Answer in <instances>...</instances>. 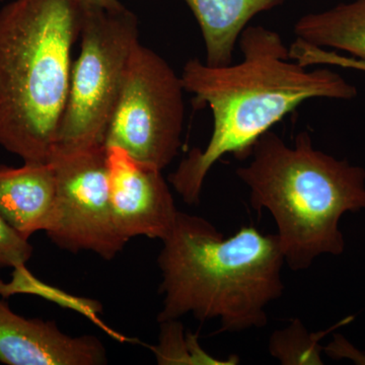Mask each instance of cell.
<instances>
[{"label": "cell", "instance_id": "obj_1", "mask_svg": "<svg viewBox=\"0 0 365 365\" xmlns=\"http://www.w3.org/2000/svg\"><path fill=\"white\" fill-rule=\"evenodd\" d=\"M239 44L242 60L235 66H209L192 58L182 68L185 91L213 115L207 145L193 148L169 176L173 188L190 205L200 201L205 178L217 160L227 153L239 160L251 155L255 143L302 103L357 96V88L337 72L309 71L292 61L289 48L275 31L247 26Z\"/></svg>", "mask_w": 365, "mask_h": 365}, {"label": "cell", "instance_id": "obj_2", "mask_svg": "<svg viewBox=\"0 0 365 365\" xmlns=\"http://www.w3.org/2000/svg\"><path fill=\"white\" fill-rule=\"evenodd\" d=\"M163 244L158 323L191 314L200 322L220 319L225 332L267 325L266 307L284 290L277 235L247 227L225 239L207 220L179 211Z\"/></svg>", "mask_w": 365, "mask_h": 365}, {"label": "cell", "instance_id": "obj_3", "mask_svg": "<svg viewBox=\"0 0 365 365\" xmlns=\"http://www.w3.org/2000/svg\"><path fill=\"white\" fill-rule=\"evenodd\" d=\"M81 0H13L0 11V146L49 162L66 110Z\"/></svg>", "mask_w": 365, "mask_h": 365}, {"label": "cell", "instance_id": "obj_4", "mask_svg": "<svg viewBox=\"0 0 365 365\" xmlns=\"http://www.w3.org/2000/svg\"><path fill=\"white\" fill-rule=\"evenodd\" d=\"M251 155L235 174L250 189L252 207L273 216L289 268L306 270L323 254L340 256L345 249L341 217L365 209L364 168L316 150L306 131L292 148L269 130Z\"/></svg>", "mask_w": 365, "mask_h": 365}, {"label": "cell", "instance_id": "obj_5", "mask_svg": "<svg viewBox=\"0 0 365 365\" xmlns=\"http://www.w3.org/2000/svg\"><path fill=\"white\" fill-rule=\"evenodd\" d=\"M79 36L81 54L71 68L54 150L105 144L127 64L139 43L138 20L124 6L110 9L83 4Z\"/></svg>", "mask_w": 365, "mask_h": 365}, {"label": "cell", "instance_id": "obj_6", "mask_svg": "<svg viewBox=\"0 0 365 365\" xmlns=\"http://www.w3.org/2000/svg\"><path fill=\"white\" fill-rule=\"evenodd\" d=\"M181 76L157 52L137 43L127 64L106 146L123 148L163 170L181 148L185 107Z\"/></svg>", "mask_w": 365, "mask_h": 365}, {"label": "cell", "instance_id": "obj_7", "mask_svg": "<svg viewBox=\"0 0 365 365\" xmlns=\"http://www.w3.org/2000/svg\"><path fill=\"white\" fill-rule=\"evenodd\" d=\"M49 162L56 179V204L46 235L71 253L93 252L112 260L127 242L113 217L105 144L54 150Z\"/></svg>", "mask_w": 365, "mask_h": 365}, {"label": "cell", "instance_id": "obj_8", "mask_svg": "<svg viewBox=\"0 0 365 365\" xmlns=\"http://www.w3.org/2000/svg\"><path fill=\"white\" fill-rule=\"evenodd\" d=\"M106 148L110 202L118 232L127 242L135 237L163 242L179 212L163 170L139 162L123 148Z\"/></svg>", "mask_w": 365, "mask_h": 365}, {"label": "cell", "instance_id": "obj_9", "mask_svg": "<svg viewBox=\"0 0 365 365\" xmlns=\"http://www.w3.org/2000/svg\"><path fill=\"white\" fill-rule=\"evenodd\" d=\"M0 362L7 365H103L108 353L93 335L71 336L54 321L26 319L0 299Z\"/></svg>", "mask_w": 365, "mask_h": 365}, {"label": "cell", "instance_id": "obj_10", "mask_svg": "<svg viewBox=\"0 0 365 365\" xmlns=\"http://www.w3.org/2000/svg\"><path fill=\"white\" fill-rule=\"evenodd\" d=\"M55 204L56 179L51 163L0 165V215L21 237L29 241L36 232H47Z\"/></svg>", "mask_w": 365, "mask_h": 365}, {"label": "cell", "instance_id": "obj_11", "mask_svg": "<svg viewBox=\"0 0 365 365\" xmlns=\"http://www.w3.org/2000/svg\"><path fill=\"white\" fill-rule=\"evenodd\" d=\"M200 26L209 66H230L235 45L257 14L282 6L287 0H184Z\"/></svg>", "mask_w": 365, "mask_h": 365}, {"label": "cell", "instance_id": "obj_12", "mask_svg": "<svg viewBox=\"0 0 365 365\" xmlns=\"http://www.w3.org/2000/svg\"><path fill=\"white\" fill-rule=\"evenodd\" d=\"M294 33L307 44L342 50L365 60V0L307 14L295 23Z\"/></svg>", "mask_w": 365, "mask_h": 365}, {"label": "cell", "instance_id": "obj_13", "mask_svg": "<svg viewBox=\"0 0 365 365\" xmlns=\"http://www.w3.org/2000/svg\"><path fill=\"white\" fill-rule=\"evenodd\" d=\"M331 330L309 334L299 319H294L284 330L273 333L269 351L282 364H323L319 341Z\"/></svg>", "mask_w": 365, "mask_h": 365}, {"label": "cell", "instance_id": "obj_14", "mask_svg": "<svg viewBox=\"0 0 365 365\" xmlns=\"http://www.w3.org/2000/svg\"><path fill=\"white\" fill-rule=\"evenodd\" d=\"M160 324V344L153 348L160 364H230L220 362L199 347L196 338L182 336V327L176 321Z\"/></svg>", "mask_w": 365, "mask_h": 365}, {"label": "cell", "instance_id": "obj_15", "mask_svg": "<svg viewBox=\"0 0 365 365\" xmlns=\"http://www.w3.org/2000/svg\"><path fill=\"white\" fill-rule=\"evenodd\" d=\"M33 246L0 215V268L20 267L32 258Z\"/></svg>", "mask_w": 365, "mask_h": 365}, {"label": "cell", "instance_id": "obj_16", "mask_svg": "<svg viewBox=\"0 0 365 365\" xmlns=\"http://www.w3.org/2000/svg\"><path fill=\"white\" fill-rule=\"evenodd\" d=\"M83 4H90V6H97L106 7V9H115L123 6V4L119 0H81Z\"/></svg>", "mask_w": 365, "mask_h": 365}]
</instances>
